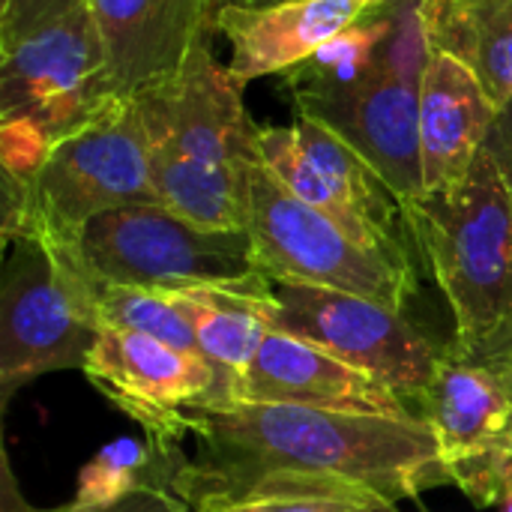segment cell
<instances>
[{"label":"cell","instance_id":"6da1fadb","mask_svg":"<svg viewBox=\"0 0 512 512\" xmlns=\"http://www.w3.org/2000/svg\"><path fill=\"white\" fill-rule=\"evenodd\" d=\"M186 438L165 453V489L195 512L291 492H375L393 504L450 483L423 420L333 414L219 399L186 408Z\"/></svg>","mask_w":512,"mask_h":512},{"label":"cell","instance_id":"7a4b0ae2","mask_svg":"<svg viewBox=\"0 0 512 512\" xmlns=\"http://www.w3.org/2000/svg\"><path fill=\"white\" fill-rule=\"evenodd\" d=\"M159 204L216 231H246V168L258 123L243 84L216 63L210 39L165 81L135 93Z\"/></svg>","mask_w":512,"mask_h":512},{"label":"cell","instance_id":"3957f363","mask_svg":"<svg viewBox=\"0 0 512 512\" xmlns=\"http://www.w3.org/2000/svg\"><path fill=\"white\" fill-rule=\"evenodd\" d=\"M414 246L453 312V351H468L512 315V192L489 150L450 189L405 204Z\"/></svg>","mask_w":512,"mask_h":512},{"label":"cell","instance_id":"277c9868","mask_svg":"<svg viewBox=\"0 0 512 512\" xmlns=\"http://www.w3.org/2000/svg\"><path fill=\"white\" fill-rule=\"evenodd\" d=\"M420 0H402L396 24L369 69L345 84L294 87L297 117L351 144L402 204L426 195L420 159V84L429 63Z\"/></svg>","mask_w":512,"mask_h":512},{"label":"cell","instance_id":"5b68a950","mask_svg":"<svg viewBox=\"0 0 512 512\" xmlns=\"http://www.w3.org/2000/svg\"><path fill=\"white\" fill-rule=\"evenodd\" d=\"M99 324L90 303V267L75 243L24 234L6 240L0 285V399L63 369H84Z\"/></svg>","mask_w":512,"mask_h":512},{"label":"cell","instance_id":"8992f818","mask_svg":"<svg viewBox=\"0 0 512 512\" xmlns=\"http://www.w3.org/2000/svg\"><path fill=\"white\" fill-rule=\"evenodd\" d=\"M75 249L99 279L117 285L258 294L267 282L249 231L204 228L165 204H132L99 213L81 228Z\"/></svg>","mask_w":512,"mask_h":512},{"label":"cell","instance_id":"52a82bcc","mask_svg":"<svg viewBox=\"0 0 512 512\" xmlns=\"http://www.w3.org/2000/svg\"><path fill=\"white\" fill-rule=\"evenodd\" d=\"M252 303L270 330L375 375L417 408L447 354V345L423 336L405 312L360 294L267 276Z\"/></svg>","mask_w":512,"mask_h":512},{"label":"cell","instance_id":"ba28073f","mask_svg":"<svg viewBox=\"0 0 512 512\" xmlns=\"http://www.w3.org/2000/svg\"><path fill=\"white\" fill-rule=\"evenodd\" d=\"M246 231L264 276L360 294L405 312L414 267L351 240L333 219L288 192L258 153L246 168Z\"/></svg>","mask_w":512,"mask_h":512},{"label":"cell","instance_id":"9c48e42d","mask_svg":"<svg viewBox=\"0 0 512 512\" xmlns=\"http://www.w3.org/2000/svg\"><path fill=\"white\" fill-rule=\"evenodd\" d=\"M27 204L24 234L57 243H75L99 213L159 204L150 138L135 96L111 102L84 129L54 144L42 174L27 189Z\"/></svg>","mask_w":512,"mask_h":512},{"label":"cell","instance_id":"30bf717a","mask_svg":"<svg viewBox=\"0 0 512 512\" xmlns=\"http://www.w3.org/2000/svg\"><path fill=\"white\" fill-rule=\"evenodd\" d=\"M258 159L300 201L333 219L351 240L411 264L405 204L384 177L327 126L297 117L294 126H258Z\"/></svg>","mask_w":512,"mask_h":512},{"label":"cell","instance_id":"8fae6325","mask_svg":"<svg viewBox=\"0 0 512 512\" xmlns=\"http://www.w3.org/2000/svg\"><path fill=\"white\" fill-rule=\"evenodd\" d=\"M0 57V120H30L51 144L75 135L117 102L87 0Z\"/></svg>","mask_w":512,"mask_h":512},{"label":"cell","instance_id":"7c38bea8","mask_svg":"<svg viewBox=\"0 0 512 512\" xmlns=\"http://www.w3.org/2000/svg\"><path fill=\"white\" fill-rule=\"evenodd\" d=\"M81 372L165 450L183 447L186 408L231 399V378L207 357L120 327H99Z\"/></svg>","mask_w":512,"mask_h":512},{"label":"cell","instance_id":"4fadbf2b","mask_svg":"<svg viewBox=\"0 0 512 512\" xmlns=\"http://www.w3.org/2000/svg\"><path fill=\"white\" fill-rule=\"evenodd\" d=\"M420 417L432 429L441 465L477 507L512 495V396L480 366L444 354Z\"/></svg>","mask_w":512,"mask_h":512},{"label":"cell","instance_id":"5bb4252c","mask_svg":"<svg viewBox=\"0 0 512 512\" xmlns=\"http://www.w3.org/2000/svg\"><path fill=\"white\" fill-rule=\"evenodd\" d=\"M231 399L303 405L360 417L423 420L420 408L390 384L330 357L303 339L276 330L264 336L249 369L234 378Z\"/></svg>","mask_w":512,"mask_h":512},{"label":"cell","instance_id":"9a60e30c","mask_svg":"<svg viewBox=\"0 0 512 512\" xmlns=\"http://www.w3.org/2000/svg\"><path fill=\"white\" fill-rule=\"evenodd\" d=\"M117 99L171 78L210 39L216 0H87Z\"/></svg>","mask_w":512,"mask_h":512},{"label":"cell","instance_id":"2e32d148","mask_svg":"<svg viewBox=\"0 0 512 512\" xmlns=\"http://www.w3.org/2000/svg\"><path fill=\"white\" fill-rule=\"evenodd\" d=\"M363 0H285L273 6H222L213 30L231 45L228 72L249 84L264 75H288L327 39L366 15Z\"/></svg>","mask_w":512,"mask_h":512},{"label":"cell","instance_id":"e0dca14e","mask_svg":"<svg viewBox=\"0 0 512 512\" xmlns=\"http://www.w3.org/2000/svg\"><path fill=\"white\" fill-rule=\"evenodd\" d=\"M498 105L477 75L450 54L432 51L420 84V159L426 192L456 186L486 150Z\"/></svg>","mask_w":512,"mask_h":512},{"label":"cell","instance_id":"ac0fdd59","mask_svg":"<svg viewBox=\"0 0 512 512\" xmlns=\"http://www.w3.org/2000/svg\"><path fill=\"white\" fill-rule=\"evenodd\" d=\"M429 51L465 63L492 102L512 99V0H420Z\"/></svg>","mask_w":512,"mask_h":512},{"label":"cell","instance_id":"d6986e66","mask_svg":"<svg viewBox=\"0 0 512 512\" xmlns=\"http://www.w3.org/2000/svg\"><path fill=\"white\" fill-rule=\"evenodd\" d=\"M174 300L186 315L201 354L234 384V378L249 369L264 336L270 333L264 318L255 312L252 294L231 288H195L174 291Z\"/></svg>","mask_w":512,"mask_h":512},{"label":"cell","instance_id":"ffe728a7","mask_svg":"<svg viewBox=\"0 0 512 512\" xmlns=\"http://www.w3.org/2000/svg\"><path fill=\"white\" fill-rule=\"evenodd\" d=\"M90 303H93V315L99 327L135 330V333L162 339L174 348L201 354L198 339L174 300V291L117 285V282L99 279L90 270Z\"/></svg>","mask_w":512,"mask_h":512},{"label":"cell","instance_id":"44dd1931","mask_svg":"<svg viewBox=\"0 0 512 512\" xmlns=\"http://www.w3.org/2000/svg\"><path fill=\"white\" fill-rule=\"evenodd\" d=\"M399 3L381 6V9H369L354 24L339 30L333 39H327L309 60H303L297 69H291L285 75L288 87L294 90V87L345 84V81L357 78L363 69H369L372 60L378 57L384 39L390 36V30L396 24Z\"/></svg>","mask_w":512,"mask_h":512},{"label":"cell","instance_id":"7402d4cb","mask_svg":"<svg viewBox=\"0 0 512 512\" xmlns=\"http://www.w3.org/2000/svg\"><path fill=\"white\" fill-rule=\"evenodd\" d=\"M162 453L150 438L108 441L78 474V507H108L141 486H162ZM165 489V486H162Z\"/></svg>","mask_w":512,"mask_h":512},{"label":"cell","instance_id":"603a6c76","mask_svg":"<svg viewBox=\"0 0 512 512\" xmlns=\"http://www.w3.org/2000/svg\"><path fill=\"white\" fill-rule=\"evenodd\" d=\"M213 512H399V507L375 492H291L273 498H255L234 507H222Z\"/></svg>","mask_w":512,"mask_h":512},{"label":"cell","instance_id":"cb8c5ba5","mask_svg":"<svg viewBox=\"0 0 512 512\" xmlns=\"http://www.w3.org/2000/svg\"><path fill=\"white\" fill-rule=\"evenodd\" d=\"M54 144L30 120H0V165L3 180L33 186Z\"/></svg>","mask_w":512,"mask_h":512},{"label":"cell","instance_id":"d4e9b609","mask_svg":"<svg viewBox=\"0 0 512 512\" xmlns=\"http://www.w3.org/2000/svg\"><path fill=\"white\" fill-rule=\"evenodd\" d=\"M75 3L81 0H0V54L63 18Z\"/></svg>","mask_w":512,"mask_h":512},{"label":"cell","instance_id":"484cf974","mask_svg":"<svg viewBox=\"0 0 512 512\" xmlns=\"http://www.w3.org/2000/svg\"><path fill=\"white\" fill-rule=\"evenodd\" d=\"M450 348V345H447ZM450 354H456V357H462V360H468V363H474V366H480V369H486L507 393L512 396V315L498 327V330H492L486 339H480L477 345H471L468 351H453L450 348Z\"/></svg>","mask_w":512,"mask_h":512},{"label":"cell","instance_id":"4316f807","mask_svg":"<svg viewBox=\"0 0 512 512\" xmlns=\"http://www.w3.org/2000/svg\"><path fill=\"white\" fill-rule=\"evenodd\" d=\"M3 512H195L180 495H174L171 489H162V486H141L135 492H129L126 498H120L117 504H108V507H78V504H69V507H60V510H30V507H21V510H9L3 507Z\"/></svg>","mask_w":512,"mask_h":512},{"label":"cell","instance_id":"83f0119b","mask_svg":"<svg viewBox=\"0 0 512 512\" xmlns=\"http://www.w3.org/2000/svg\"><path fill=\"white\" fill-rule=\"evenodd\" d=\"M486 150L498 162V168H501V174H504V180H507L512 192V99L498 108V117H495V126L489 132Z\"/></svg>","mask_w":512,"mask_h":512},{"label":"cell","instance_id":"f1b7e54d","mask_svg":"<svg viewBox=\"0 0 512 512\" xmlns=\"http://www.w3.org/2000/svg\"><path fill=\"white\" fill-rule=\"evenodd\" d=\"M273 3H285V0H216V12L222 6H273Z\"/></svg>","mask_w":512,"mask_h":512},{"label":"cell","instance_id":"f546056e","mask_svg":"<svg viewBox=\"0 0 512 512\" xmlns=\"http://www.w3.org/2000/svg\"><path fill=\"white\" fill-rule=\"evenodd\" d=\"M369 9H381V6H393V3H399V0H363Z\"/></svg>","mask_w":512,"mask_h":512},{"label":"cell","instance_id":"4dcf8cb0","mask_svg":"<svg viewBox=\"0 0 512 512\" xmlns=\"http://www.w3.org/2000/svg\"><path fill=\"white\" fill-rule=\"evenodd\" d=\"M501 512H512V495L504 501V504H501Z\"/></svg>","mask_w":512,"mask_h":512},{"label":"cell","instance_id":"1f68e13d","mask_svg":"<svg viewBox=\"0 0 512 512\" xmlns=\"http://www.w3.org/2000/svg\"><path fill=\"white\" fill-rule=\"evenodd\" d=\"M507 450H510V456H512V435H510V447H507Z\"/></svg>","mask_w":512,"mask_h":512}]
</instances>
